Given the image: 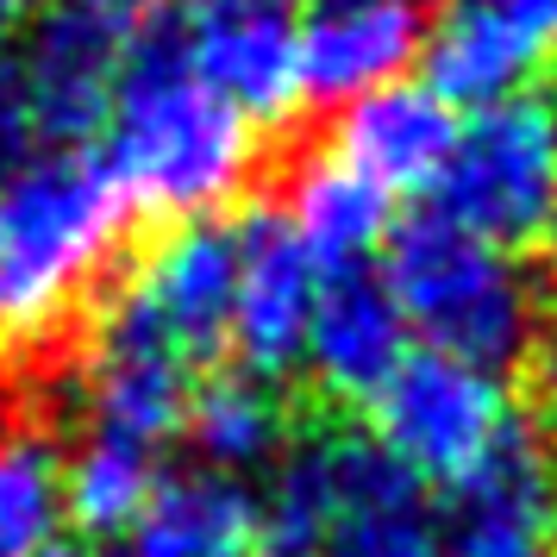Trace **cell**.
Instances as JSON below:
<instances>
[{"label":"cell","instance_id":"cell-18","mask_svg":"<svg viewBox=\"0 0 557 557\" xmlns=\"http://www.w3.org/2000/svg\"><path fill=\"white\" fill-rule=\"evenodd\" d=\"M63 513L57 445L38 432H0V557H45Z\"/></svg>","mask_w":557,"mask_h":557},{"label":"cell","instance_id":"cell-3","mask_svg":"<svg viewBox=\"0 0 557 557\" xmlns=\"http://www.w3.org/2000/svg\"><path fill=\"white\" fill-rule=\"evenodd\" d=\"M157 0H38L0 45V176L101 138Z\"/></svg>","mask_w":557,"mask_h":557},{"label":"cell","instance_id":"cell-8","mask_svg":"<svg viewBox=\"0 0 557 557\" xmlns=\"http://www.w3.org/2000/svg\"><path fill=\"white\" fill-rule=\"evenodd\" d=\"M232 282H238V226L188 220L132 263L113 301L101 307L95 332L126 338L195 376L207 357L226 351Z\"/></svg>","mask_w":557,"mask_h":557},{"label":"cell","instance_id":"cell-9","mask_svg":"<svg viewBox=\"0 0 557 557\" xmlns=\"http://www.w3.org/2000/svg\"><path fill=\"white\" fill-rule=\"evenodd\" d=\"M188 63L251 126H282L301 95V0H163Z\"/></svg>","mask_w":557,"mask_h":557},{"label":"cell","instance_id":"cell-21","mask_svg":"<svg viewBox=\"0 0 557 557\" xmlns=\"http://www.w3.org/2000/svg\"><path fill=\"white\" fill-rule=\"evenodd\" d=\"M45 557H126V552H113V545H101V539H70V545L57 539Z\"/></svg>","mask_w":557,"mask_h":557},{"label":"cell","instance_id":"cell-6","mask_svg":"<svg viewBox=\"0 0 557 557\" xmlns=\"http://www.w3.org/2000/svg\"><path fill=\"white\" fill-rule=\"evenodd\" d=\"M432 213L502 251L557 245V120L545 101H502L457 120V145L432 182Z\"/></svg>","mask_w":557,"mask_h":557},{"label":"cell","instance_id":"cell-15","mask_svg":"<svg viewBox=\"0 0 557 557\" xmlns=\"http://www.w3.org/2000/svg\"><path fill=\"white\" fill-rule=\"evenodd\" d=\"M126 557H263V507L238 476H163L126 527Z\"/></svg>","mask_w":557,"mask_h":557},{"label":"cell","instance_id":"cell-12","mask_svg":"<svg viewBox=\"0 0 557 557\" xmlns=\"http://www.w3.org/2000/svg\"><path fill=\"white\" fill-rule=\"evenodd\" d=\"M438 557H557V463L527 432L445 488Z\"/></svg>","mask_w":557,"mask_h":557},{"label":"cell","instance_id":"cell-7","mask_svg":"<svg viewBox=\"0 0 557 557\" xmlns=\"http://www.w3.org/2000/svg\"><path fill=\"white\" fill-rule=\"evenodd\" d=\"M370 438L413 482H463L520 438L502 370H482L445 351H407L401 370L370 395Z\"/></svg>","mask_w":557,"mask_h":557},{"label":"cell","instance_id":"cell-4","mask_svg":"<svg viewBox=\"0 0 557 557\" xmlns=\"http://www.w3.org/2000/svg\"><path fill=\"white\" fill-rule=\"evenodd\" d=\"M263 557H438V502L370 432H307L276 457Z\"/></svg>","mask_w":557,"mask_h":557},{"label":"cell","instance_id":"cell-13","mask_svg":"<svg viewBox=\"0 0 557 557\" xmlns=\"http://www.w3.org/2000/svg\"><path fill=\"white\" fill-rule=\"evenodd\" d=\"M457 145V113L426 82H388L376 95H363L338 113L332 157L351 163L363 182H376L382 195H432V182L445 170Z\"/></svg>","mask_w":557,"mask_h":557},{"label":"cell","instance_id":"cell-17","mask_svg":"<svg viewBox=\"0 0 557 557\" xmlns=\"http://www.w3.org/2000/svg\"><path fill=\"white\" fill-rule=\"evenodd\" d=\"M182 438L201 451V470L245 476V470L276 463L288 451V407L263 376H220L195 388Z\"/></svg>","mask_w":557,"mask_h":557},{"label":"cell","instance_id":"cell-2","mask_svg":"<svg viewBox=\"0 0 557 557\" xmlns=\"http://www.w3.org/2000/svg\"><path fill=\"white\" fill-rule=\"evenodd\" d=\"M132 207L101 157L57 151L0 176V345L32 351L82 313L126 245Z\"/></svg>","mask_w":557,"mask_h":557},{"label":"cell","instance_id":"cell-19","mask_svg":"<svg viewBox=\"0 0 557 557\" xmlns=\"http://www.w3.org/2000/svg\"><path fill=\"white\" fill-rule=\"evenodd\" d=\"M451 13H476V20H495V26L527 32L532 45H557V0H445Z\"/></svg>","mask_w":557,"mask_h":557},{"label":"cell","instance_id":"cell-10","mask_svg":"<svg viewBox=\"0 0 557 557\" xmlns=\"http://www.w3.org/2000/svg\"><path fill=\"white\" fill-rule=\"evenodd\" d=\"M320 263L301 251V238L282 226V213L238 220V282H232L226 345L245 363V376H288L301 370L313 301H320Z\"/></svg>","mask_w":557,"mask_h":557},{"label":"cell","instance_id":"cell-5","mask_svg":"<svg viewBox=\"0 0 557 557\" xmlns=\"http://www.w3.org/2000/svg\"><path fill=\"white\" fill-rule=\"evenodd\" d=\"M382 282L420 351L502 370L539 338V288L527 263L438 213H420L388 238Z\"/></svg>","mask_w":557,"mask_h":557},{"label":"cell","instance_id":"cell-20","mask_svg":"<svg viewBox=\"0 0 557 557\" xmlns=\"http://www.w3.org/2000/svg\"><path fill=\"white\" fill-rule=\"evenodd\" d=\"M539 413H545V426H552V438H557V320H552V332L539 338Z\"/></svg>","mask_w":557,"mask_h":557},{"label":"cell","instance_id":"cell-11","mask_svg":"<svg viewBox=\"0 0 557 557\" xmlns=\"http://www.w3.org/2000/svg\"><path fill=\"white\" fill-rule=\"evenodd\" d=\"M432 32V0H301V95L351 107L407 82Z\"/></svg>","mask_w":557,"mask_h":557},{"label":"cell","instance_id":"cell-22","mask_svg":"<svg viewBox=\"0 0 557 557\" xmlns=\"http://www.w3.org/2000/svg\"><path fill=\"white\" fill-rule=\"evenodd\" d=\"M32 7H38V0H0V45H7V38L32 20Z\"/></svg>","mask_w":557,"mask_h":557},{"label":"cell","instance_id":"cell-1","mask_svg":"<svg viewBox=\"0 0 557 557\" xmlns=\"http://www.w3.org/2000/svg\"><path fill=\"white\" fill-rule=\"evenodd\" d=\"M101 138V163L132 213H163L176 226L213 220V207H226L257 170V126L201 82L163 0L126 57Z\"/></svg>","mask_w":557,"mask_h":557},{"label":"cell","instance_id":"cell-23","mask_svg":"<svg viewBox=\"0 0 557 557\" xmlns=\"http://www.w3.org/2000/svg\"><path fill=\"white\" fill-rule=\"evenodd\" d=\"M552 120H557V101H552Z\"/></svg>","mask_w":557,"mask_h":557},{"label":"cell","instance_id":"cell-16","mask_svg":"<svg viewBox=\"0 0 557 557\" xmlns=\"http://www.w3.org/2000/svg\"><path fill=\"white\" fill-rule=\"evenodd\" d=\"M388 220H395V201L332 151L301 163L288 182V201H282V226L301 238V251L320 263V276L370 270V257L388 245Z\"/></svg>","mask_w":557,"mask_h":557},{"label":"cell","instance_id":"cell-14","mask_svg":"<svg viewBox=\"0 0 557 557\" xmlns=\"http://www.w3.org/2000/svg\"><path fill=\"white\" fill-rule=\"evenodd\" d=\"M407 326L382 270H338L320 282L313 326H307L301 370L338 401H370L382 382L401 370Z\"/></svg>","mask_w":557,"mask_h":557}]
</instances>
